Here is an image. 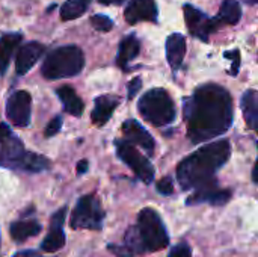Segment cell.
<instances>
[{
	"label": "cell",
	"mask_w": 258,
	"mask_h": 257,
	"mask_svg": "<svg viewBox=\"0 0 258 257\" xmlns=\"http://www.w3.org/2000/svg\"><path fill=\"white\" fill-rule=\"evenodd\" d=\"M183 111L187 123V136L194 144L225 133L231 127L234 117L230 92L216 83H207L195 89L184 100Z\"/></svg>",
	"instance_id": "1"
},
{
	"label": "cell",
	"mask_w": 258,
	"mask_h": 257,
	"mask_svg": "<svg viewBox=\"0 0 258 257\" xmlns=\"http://www.w3.org/2000/svg\"><path fill=\"white\" fill-rule=\"evenodd\" d=\"M169 245V235L157 214L151 208H145L138 215V223L132 226L122 244H109L110 253L118 257H136L144 253H156Z\"/></svg>",
	"instance_id": "2"
},
{
	"label": "cell",
	"mask_w": 258,
	"mask_h": 257,
	"mask_svg": "<svg viewBox=\"0 0 258 257\" xmlns=\"http://www.w3.org/2000/svg\"><path fill=\"white\" fill-rule=\"evenodd\" d=\"M231 145L227 139H219L198 148L183 159L177 167V180L181 189H197L198 186L215 180V174L230 159Z\"/></svg>",
	"instance_id": "3"
},
{
	"label": "cell",
	"mask_w": 258,
	"mask_h": 257,
	"mask_svg": "<svg viewBox=\"0 0 258 257\" xmlns=\"http://www.w3.org/2000/svg\"><path fill=\"white\" fill-rule=\"evenodd\" d=\"M0 167L27 173H41L50 167V162L41 155L26 151L23 142L12 135L11 129L6 124H0Z\"/></svg>",
	"instance_id": "4"
},
{
	"label": "cell",
	"mask_w": 258,
	"mask_h": 257,
	"mask_svg": "<svg viewBox=\"0 0 258 257\" xmlns=\"http://www.w3.org/2000/svg\"><path fill=\"white\" fill-rule=\"evenodd\" d=\"M85 67V55L77 45H63L51 50L42 67L41 73L45 79H63L77 76Z\"/></svg>",
	"instance_id": "5"
},
{
	"label": "cell",
	"mask_w": 258,
	"mask_h": 257,
	"mask_svg": "<svg viewBox=\"0 0 258 257\" xmlns=\"http://www.w3.org/2000/svg\"><path fill=\"white\" fill-rule=\"evenodd\" d=\"M138 111L145 121L156 127L171 124L177 115L171 95L162 88H154L145 92L138 103Z\"/></svg>",
	"instance_id": "6"
},
{
	"label": "cell",
	"mask_w": 258,
	"mask_h": 257,
	"mask_svg": "<svg viewBox=\"0 0 258 257\" xmlns=\"http://www.w3.org/2000/svg\"><path fill=\"white\" fill-rule=\"evenodd\" d=\"M104 221V211L101 208L100 200L94 195H83L71 215V227L74 230L79 229H89V230H100Z\"/></svg>",
	"instance_id": "7"
},
{
	"label": "cell",
	"mask_w": 258,
	"mask_h": 257,
	"mask_svg": "<svg viewBox=\"0 0 258 257\" xmlns=\"http://www.w3.org/2000/svg\"><path fill=\"white\" fill-rule=\"evenodd\" d=\"M115 147H116L118 158L136 174V177L139 180H142L147 185H150L154 180V167L145 156H142L135 148V145L132 142L116 139Z\"/></svg>",
	"instance_id": "8"
},
{
	"label": "cell",
	"mask_w": 258,
	"mask_h": 257,
	"mask_svg": "<svg viewBox=\"0 0 258 257\" xmlns=\"http://www.w3.org/2000/svg\"><path fill=\"white\" fill-rule=\"evenodd\" d=\"M183 12H184V20L187 23V29H189L190 35H194L195 38H198L204 42H207L209 36L213 32H216V29L221 26L218 18L207 17L203 11H200L198 8H195L192 5H184Z\"/></svg>",
	"instance_id": "9"
},
{
	"label": "cell",
	"mask_w": 258,
	"mask_h": 257,
	"mask_svg": "<svg viewBox=\"0 0 258 257\" xmlns=\"http://www.w3.org/2000/svg\"><path fill=\"white\" fill-rule=\"evenodd\" d=\"M32 98L27 91H15L6 103V117L17 127H26L30 123Z\"/></svg>",
	"instance_id": "10"
},
{
	"label": "cell",
	"mask_w": 258,
	"mask_h": 257,
	"mask_svg": "<svg viewBox=\"0 0 258 257\" xmlns=\"http://www.w3.org/2000/svg\"><path fill=\"white\" fill-rule=\"evenodd\" d=\"M233 192L230 189H222L218 186L216 179L212 182H207L195 189V192L186 200L187 206L201 204V203H210L212 206H222L230 201Z\"/></svg>",
	"instance_id": "11"
},
{
	"label": "cell",
	"mask_w": 258,
	"mask_h": 257,
	"mask_svg": "<svg viewBox=\"0 0 258 257\" xmlns=\"http://www.w3.org/2000/svg\"><path fill=\"white\" fill-rule=\"evenodd\" d=\"M157 15L159 11L154 0H132L124 11V18L128 24H136L141 21L157 23Z\"/></svg>",
	"instance_id": "12"
},
{
	"label": "cell",
	"mask_w": 258,
	"mask_h": 257,
	"mask_svg": "<svg viewBox=\"0 0 258 257\" xmlns=\"http://www.w3.org/2000/svg\"><path fill=\"white\" fill-rule=\"evenodd\" d=\"M67 215V208L57 211L50 220V232L47 238L41 244V250L47 253H53L60 250L65 245V233H63V221Z\"/></svg>",
	"instance_id": "13"
},
{
	"label": "cell",
	"mask_w": 258,
	"mask_h": 257,
	"mask_svg": "<svg viewBox=\"0 0 258 257\" xmlns=\"http://www.w3.org/2000/svg\"><path fill=\"white\" fill-rule=\"evenodd\" d=\"M122 133H124V136H125V139L128 142L139 145L150 156L154 155L156 142H154L153 136L147 132V129L141 123H138L136 120H127V121H124L122 123Z\"/></svg>",
	"instance_id": "14"
},
{
	"label": "cell",
	"mask_w": 258,
	"mask_h": 257,
	"mask_svg": "<svg viewBox=\"0 0 258 257\" xmlns=\"http://www.w3.org/2000/svg\"><path fill=\"white\" fill-rule=\"evenodd\" d=\"M42 53H44V45H41L39 42H27L21 45L17 53V61H15L17 74L23 76L27 71H30L32 67L39 61Z\"/></svg>",
	"instance_id": "15"
},
{
	"label": "cell",
	"mask_w": 258,
	"mask_h": 257,
	"mask_svg": "<svg viewBox=\"0 0 258 257\" xmlns=\"http://www.w3.org/2000/svg\"><path fill=\"white\" fill-rule=\"evenodd\" d=\"M186 38L181 33H172L166 39V59L172 71L180 70L186 56Z\"/></svg>",
	"instance_id": "16"
},
{
	"label": "cell",
	"mask_w": 258,
	"mask_h": 257,
	"mask_svg": "<svg viewBox=\"0 0 258 257\" xmlns=\"http://www.w3.org/2000/svg\"><path fill=\"white\" fill-rule=\"evenodd\" d=\"M119 105V98L115 95H100L95 98L94 111L91 114V120L97 126H104L110 117L113 115V111Z\"/></svg>",
	"instance_id": "17"
},
{
	"label": "cell",
	"mask_w": 258,
	"mask_h": 257,
	"mask_svg": "<svg viewBox=\"0 0 258 257\" xmlns=\"http://www.w3.org/2000/svg\"><path fill=\"white\" fill-rule=\"evenodd\" d=\"M139 50H141L139 39L135 35L125 36L119 44V50H118V56H116L118 67H121L122 70H128V64L139 55Z\"/></svg>",
	"instance_id": "18"
},
{
	"label": "cell",
	"mask_w": 258,
	"mask_h": 257,
	"mask_svg": "<svg viewBox=\"0 0 258 257\" xmlns=\"http://www.w3.org/2000/svg\"><path fill=\"white\" fill-rule=\"evenodd\" d=\"M240 106L246 120V126L258 133V91H246L242 95Z\"/></svg>",
	"instance_id": "19"
},
{
	"label": "cell",
	"mask_w": 258,
	"mask_h": 257,
	"mask_svg": "<svg viewBox=\"0 0 258 257\" xmlns=\"http://www.w3.org/2000/svg\"><path fill=\"white\" fill-rule=\"evenodd\" d=\"M23 39L21 33H6L0 38V74H5L14 55V50L20 45Z\"/></svg>",
	"instance_id": "20"
},
{
	"label": "cell",
	"mask_w": 258,
	"mask_h": 257,
	"mask_svg": "<svg viewBox=\"0 0 258 257\" xmlns=\"http://www.w3.org/2000/svg\"><path fill=\"white\" fill-rule=\"evenodd\" d=\"M57 95H59V98H60V101L63 105L65 112H68V114H71L74 117H80L83 114L85 105H83V101L80 100V97L76 94V91L71 86L65 85V86L59 88Z\"/></svg>",
	"instance_id": "21"
},
{
	"label": "cell",
	"mask_w": 258,
	"mask_h": 257,
	"mask_svg": "<svg viewBox=\"0 0 258 257\" xmlns=\"http://www.w3.org/2000/svg\"><path fill=\"white\" fill-rule=\"evenodd\" d=\"M9 233L15 242H23L32 236H36L41 233V224L35 220H26V221H17L11 226Z\"/></svg>",
	"instance_id": "22"
},
{
	"label": "cell",
	"mask_w": 258,
	"mask_h": 257,
	"mask_svg": "<svg viewBox=\"0 0 258 257\" xmlns=\"http://www.w3.org/2000/svg\"><path fill=\"white\" fill-rule=\"evenodd\" d=\"M240 17H242L240 3L237 0H224L221 8H219V14L216 18L221 24L234 26L240 21Z\"/></svg>",
	"instance_id": "23"
},
{
	"label": "cell",
	"mask_w": 258,
	"mask_h": 257,
	"mask_svg": "<svg viewBox=\"0 0 258 257\" xmlns=\"http://www.w3.org/2000/svg\"><path fill=\"white\" fill-rule=\"evenodd\" d=\"M88 0H67L60 8V18L63 21L79 18L88 9Z\"/></svg>",
	"instance_id": "24"
},
{
	"label": "cell",
	"mask_w": 258,
	"mask_h": 257,
	"mask_svg": "<svg viewBox=\"0 0 258 257\" xmlns=\"http://www.w3.org/2000/svg\"><path fill=\"white\" fill-rule=\"evenodd\" d=\"M91 24H92L94 29L98 30V32H109V30H112V27H113V21H112L109 17L103 15V14L92 15V17H91Z\"/></svg>",
	"instance_id": "25"
},
{
	"label": "cell",
	"mask_w": 258,
	"mask_h": 257,
	"mask_svg": "<svg viewBox=\"0 0 258 257\" xmlns=\"http://www.w3.org/2000/svg\"><path fill=\"white\" fill-rule=\"evenodd\" d=\"M157 191L162 195H171L174 192V180H172V177L166 176V177L160 179L157 182Z\"/></svg>",
	"instance_id": "26"
},
{
	"label": "cell",
	"mask_w": 258,
	"mask_h": 257,
	"mask_svg": "<svg viewBox=\"0 0 258 257\" xmlns=\"http://www.w3.org/2000/svg\"><path fill=\"white\" fill-rule=\"evenodd\" d=\"M168 257H192V250H190L189 244L180 242V244H177V245L171 250V253H169V256Z\"/></svg>",
	"instance_id": "27"
},
{
	"label": "cell",
	"mask_w": 258,
	"mask_h": 257,
	"mask_svg": "<svg viewBox=\"0 0 258 257\" xmlns=\"http://www.w3.org/2000/svg\"><path fill=\"white\" fill-rule=\"evenodd\" d=\"M60 127H62V118L57 115V117H54V118L48 123V126H47V129H45V136H47V138L54 136V135L60 130Z\"/></svg>",
	"instance_id": "28"
},
{
	"label": "cell",
	"mask_w": 258,
	"mask_h": 257,
	"mask_svg": "<svg viewBox=\"0 0 258 257\" xmlns=\"http://www.w3.org/2000/svg\"><path fill=\"white\" fill-rule=\"evenodd\" d=\"M225 56L233 59V68L230 70L231 76H237L239 68H240V53H239V50H236V48H234V50H231V52H227V53H225Z\"/></svg>",
	"instance_id": "29"
},
{
	"label": "cell",
	"mask_w": 258,
	"mask_h": 257,
	"mask_svg": "<svg viewBox=\"0 0 258 257\" xmlns=\"http://www.w3.org/2000/svg\"><path fill=\"white\" fill-rule=\"evenodd\" d=\"M141 86H142L141 77H135V79L128 83V98H130V100L135 98V95L138 94V91L141 89Z\"/></svg>",
	"instance_id": "30"
},
{
	"label": "cell",
	"mask_w": 258,
	"mask_h": 257,
	"mask_svg": "<svg viewBox=\"0 0 258 257\" xmlns=\"http://www.w3.org/2000/svg\"><path fill=\"white\" fill-rule=\"evenodd\" d=\"M88 167H89V164H88L86 159L80 161V162L77 164V174H85V173L88 171Z\"/></svg>",
	"instance_id": "31"
},
{
	"label": "cell",
	"mask_w": 258,
	"mask_h": 257,
	"mask_svg": "<svg viewBox=\"0 0 258 257\" xmlns=\"http://www.w3.org/2000/svg\"><path fill=\"white\" fill-rule=\"evenodd\" d=\"M12 257H42V256H41V254H38V253H35V251H32V250H26V251H20V253L14 254Z\"/></svg>",
	"instance_id": "32"
},
{
	"label": "cell",
	"mask_w": 258,
	"mask_h": 257,
	"mask_svg": "<svg viewBox=\"0 0 258 257\" xmlns=\"http://www.w3.org/2000/svg\"><path fill=\"white\" fill-rule=\"evenodd\" d=\"M100 3H103V5H121V3H124L125 0H98Z\"/></svg>",
	"instance_id": "33"
},
{
	"label": "cell",
	"mask_w": 258,
	"mask_h": 257,
	"mask_svg": "<svg viewBox=\"0 0 258 257\" xmlns=\"http://www.w3.org/2000/svg\"><path fill=\"white\" fill-rule=\"evenodd\" d=\"M252 180L258 183V159L257 162H255V167H254V170H252Z\"/></svg>",
	"instance_id": "34"
},
{
	"label": "cell",
	"mask_w": 258,
	"mask_h": 257,
	"mask_svg": "<svg viewBox=\"0 0 258 257\" xmlns=\"http://www.w3.org/2000/svg\"><path fill=\"white\" fill-rule=\"evenodd\" d=\"M245 3H248V5H257L258 0H243Z\"/></svg>",
	"instance_id": "35"
},
{
	"label": "cell",
	"mask_w": 258,
	"mask_h": 257,
	"mask_svg": "<svg viewBox=\"0 0 258 257\" xmlns=\"http://www.w3.org/2000/svg\"><path fill=\"white\" fill-rule=\"evenodd\" d=\"M88 2H91V0H88Z\"/></svg>",
	"instance_id": "36"
}]
</instances>
